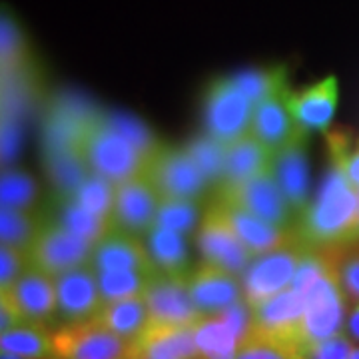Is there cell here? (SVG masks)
<instances>
[{
  "label": "cell",
  "mask_w": 359,
  "mask_h": 359,
  "mask_svg": "<svg viewBox=\"0 0 359 359\" xmlns=\"http://www.w3.org/2000/svg\"><path fill=\"white\" fill-rule=\"evenodd\" d=\"M290 98H292V90L285 82L269 96H266L262 102H257L254 110L252 134L273 154H278L292 142L308 138V132L295 120Z\"/></svg>",
  "instance_id": "7c38bea8"
},
{
  "label": "cell",
  "mask_w": 359,
  "mask_h": 359,
  "mask_svg": "<svg viewBox=\"0 0 359 359\" xmlns=\"http://www.w3.org/2000/svg\"><path fill=\"white\" fill-rule=\"evenodd\" d=\"M308 250V244L295 242L282 250L254 257L252 264L242 273L245 302L250 306H256L271 295L292 287Z\"/></svg>",
  "instance_id": "277c9868"
},
{
  "label": "cell",
  "mask_w": 359,
  "mask_h": 359,
  "mask_svg": "<svg viewBox=\"0 0 359 359\" xmlns=\"http://www.w3.org/2000/svg\"><path fill=\"white\" fill-rule=\"evenodd\" d=\"M30 266H32L30 252L11 248V245H0V292L13 287L16 280Z\"/></svg>",
  "instance_id": "8d00e7d4"
},
{
  "label": "cell",
  "mask_w": 359,
  "mask_h": 359,
  "mask_svg": "<svg viewBox=\"0 0 359 359\" xmlns=\"http://www.w3.org/2000/svg\"><path fill=\"white\" fill-rule=\"evenodd\" d=\"M158 271H142V269H112L98 271V283L104 302L128 299L146 294L148 285Z\"/></svg>",
  "instance_id": "83f0119b"
},
{
  "label": "cell",
  "mask_w": 359,
  "mask_h": 359,
  "mask_svg": "<svg viewBox=\"0 0 359 359\" xmlns=\"http://www.w3.org/2000/svg\"><path fill=\"white\" fill-rule=\"evenodd\" d=\"M196 244L202 262L228 269L240 278L254 259L250 250L240 240V236L231 228L228 218L224 216L218 202L210 205L200 219Z\"/></svg>",
  "instance_id": "ba28073f"
},
{
  "label": "cell",
  "mask_w": 359,
  "mask_h": 359,
  "mask_svg": "<svg viewBox=\"0 0 359 359\" xmlns=\"http://www.w3.org/2000/svg\"><path fill=\"white\" fill-rule=\"evenodd\" d=\"M358 198H359V190H358ZM358 240H359V230H358Z\"/></svg>",
  "instance_id": "ee69618b"
},
{
  "label": "cell",
  "mask_w": 359,
  "mask_h": 359,
  "mask_svg": "<svg viewBox=\"0 0 359 359\" xmlns=\"http://www.w3.org/2000/svg\"><path fill=\"white\" fill-rule=\"evenodd\" d=\"M28 58L26 39L22 28L14 20L8 11H2V25H0V65L2 78H11L20 72Z\"/></svg>",
  "instance_id": "f1b7e54d"
},
{
  "label": "cell",
  "mask_w": 359,
  "mask_h": 359,
  "mask_svg": "<svg viewBox=\"0 0 359 359\" xmlns=\"http://www.w3.org/2000/svg\"><path fill=\"white\" fill-rule=\"evenodd\" d=\"M146 176L154 184L158 194L170 200L198 202L210 186L186 148H170L164 144L152 156Z\"/></svg>",
  "instance_id": "8992f818"
},
{
  "label": "cell",
  "mask_w": 359,
  "mask_h": 359,
  "mask_svg": "<svg viewBox=\"0 0 359 359\" xmlns=\"http://www.w3.org/2000/svg\"><path fill=\"white\" fill-rule=\"evenodd\" d=\"M252 316H254L256 334L268 335L308 351L306 306H304V297L294 287H287L280 294L252 306Z\"/></svg>",
  "instance_id": "8fae6325"
},
{
  "label": "cell",
  "mask_w": 359,
  "mask_h": 359,
  "mask_svg": "<svg viewBox=\"0 0 359 359\" xmlns=\"http://www.w3.org/2000/svg\"><path fill=\"white\" fill-rule=\"evenodd\" d=\"M54 282L58 295V320L62 323H80L98 316L104 299L98 271L92 264L60 273Z\"/></svg>",
  "instance_id": "2e32d148"
},
{
  "label": "cell",
  "mask_w": 359,
  "mask_h": 359,
  "mask_svg": "<svg viewBox=\"0 0 359 359\" xmlns=\"http://www.w3.org/2000/svg\"><path fill=\"white\" fill-rule=\"evenodd\" d=\"M254 330L252 306L240 302L219 316L202 318L196 325V346L202 359H233Z\"/></svg>",
  "instance_id": "30bf717a"
},
{
  "label": "cell",
  "mask_w": 359,
  "mask_h": 359,
  "mask_svg": "<svg viewBox=\"0 0 359 359\" xmlns=\"http://www.w3.org/2000/svg\"><path fill=\"white\" fill-rule=\"evenodd\" d=\"M160 204L162 196L148 176H138L118 184L112 214L114 228L146 238L156 228Z\"/></svg>",
  "instance_id": "4fadbf2b"
},
{
  "label": "cell",
  "mask_w": 359,
  "mask_h": 359,
  "mask_svg": "<svg viewBox=\"0 0 359 359\" xmlns=\"http://www.w3.org/2000/svg\"><path fill=\"white\" fill-rule=\"evenodd\" d=\"M339 102V84L335 76L321 78L320 82H313L306 88L292 92V112L295 120L306 132L311 130L330 128L332 120H334L335 110Z\"/></svg>",
  "instance_id": "ffe728a7"
},
{
  "label": "cell",
  "mask_w": 359,
  "mask_h": 359,
  "mask_svg": "<svg viewBox=\"0 0 359 359\" xmlns=\"http://www.w3.org/2000/svg\"><path fill=\"white\" fill-rule=\"evenodd\" d=\"M306 142L308 138H299L285 146L278 154L273 156L271 172L276 180L280 182L282 190L287 196V200L295 208L297 216L308 210V156H306Z\"/></svg>",
  "instance_id": "7402d4cb"
},
{
  "label": "cell",
  "mask_w": 359,
  "mask_h": 359,
  "mask_svg": "<svg viewBox=\"0 0 359 359\" xmlns=\"http://www.w3.org/2000/svg\"><path fill=\"white\" fill-rule=\"evenodd\" d=\"M231 78L254 104L262 102L273 90H278L282 84L287 82L285 70L280 66H276V68H252V70L238 72Z\"/></svg>",
  "instance_id": "4dcf8cb0"
},
{
  "label": "cell",
  "mask_w": 359,
  "mask_h": 359,
  "mask_svg": "<svg viewBox=\"0 0 359 359\" xmlns=\"http://www.w3.org/2000/svg\"><path fill=\"white\" fill-rule=\"evenodd\" d=\"M299 236L311 248H341L358 242L359 198L346 176L332 166L320 194L299 218Z\"/></svg>",
  "instance_id": "6da1fadb"
},
{
  "label": "cell",
  "mask_w": 359,
  "mask_h": 359,
  "mask_svg": "<svg viewBox=\"0 0 359 359\" xmlns=\"http://www.w3.org/2000/svg\"><path fill=\"white\" fill-rule=\"evenodd\" d=\"M78 148L90 174L110 180L116 186L146 176L152 160V156L116 126L110 114L80 116Z\"/></svg>",
  "instance_id": "7a4b0ae2"
},
{
  "label": "cell",
  "mask_w": 359,
  "mask_h": 359,
  "mask_svg": "<svg viewBox=\"0 0 359 359\" xmlns=\"http://www.w3.org/2000/svg\"><path fill=\"white\" fill-rule=\"evenodd\" d=\"M188 287L202 318L219 316L245 299L242 278L208 262H200L188 273Z\"/></svg>",
  "instance_id": "9a60e30c"
},
{
  "label": "cell",
  "mask_w": 359,
  "mask_h": 359,
  "mask_svg": "<svg viewBox=\"0 0 359 359\" xmlns=\"http://www.w3.org/2000/svg\"><path fill=\"white\" fill-rule=\"evenodd\" d=\"M327 142L332 152V166L337 168L347 182L359 190V136L351 140L346 134H332Z\"/></svg>",
  "instance_id": "d590c367"
},
{
  "label": "cell",
  "mask_w": 359,
  "mask_h": 359,
  "mask_svg": "<svg viewBox=\"0 0 359 359\" xmlns=\"http://www.w3.org/2000/svg\"><path fill=\"white\" fill-rule=\"evenodd\" d=\"M94 245L70 231L58 219L44 218L34 244L30 248L32 266L44 269L52 278L70 269L92 264Z\"/></svg>",
  "instance_id": "52a82bcc"
},
{
  "label": "cell",
  "mask_w": 359,
  "mask_h": 359,
  "mask_svg": "<svg viewBox=\"0 0 359 359\" xmlns=\"http://www.w3.org/2000/svg\"><path fill=\"white\" fill-rule=\"evenodd\" d=\"M94 320L100 321L112 334L120 335L122 339L134 344L150 323V309H148L144 295L128 297V299H116V302H104Z\"/></svg>",
  "instance_id": "603a6c76"
},
{
  "label": "cell",
  "mask_w": 359,
  "mask_h": 359,
  "mask_svg": "<svg viewBox=\"0 0 359 359\" xmlns=\"http://www.w3.org/2000/svg\"><path fill=\"white\" fill-rule=\"evenodd\" d=\"M273 156L276 154L257 140L254 134H248L242 140L226 146L219 188H231L268 172L273 166Z\"/></svg>",
  "instance_id": "44dd1931"
},
{
  "label": "cell",
  "mask_w": 359,
  "mask_h": 359,
  "mask_svg": "<svg viewBox=\"0 0 359 359\" xmlns=\"http://www.w3.org/2000/svg\"><path fill=\"white\" fill-rule=\"evenodd\" d=\"M204 104L208 136L222 146H230L252 134L256 104L245 96L231 76L212 80L205 90Z\"/></svg>",
  "instance_id": "3957f363"
},
{
  "label": "cell",
  "mask_w": 359,
  "mask_h": 359,
  "mask_svg": "<svg viewBox=\"0 0 359 359\" xmlns=\"http://www.w3.org/2000/svg\"><path fill=\"white\" fill-rule=\"evenodd\" d=\"M52 344V359H132V344L96 320L62 323Z\"/></svg>",
  "instance_id": "5b68a950"
},
{
  "label": "cell",
  "mask_w": 359,
  "mask_h": 359,
  "mask_svg": "<svg viewBox=\"0 0 359 359\" xmlns=\"http://www.w3.org/2000/svg\"><path fill=\"white\" fill-rule=\"evenodd\" d=\"M353 341L347 334L335 335L332 339H325L320 344H313L306 351V359H349Z\"/></svg>",
  "instance_id": "f35d334b"
},
{
  "label": "cell",
  "mask_w": 359,
  "mask_h": 359,
  "mask_svg": "<svg viewBox=\"0 0 359 359\" xmlns=\"http://www.w3.org/2000/svg\"><path fill=\"white\" fill-rule=\"evenodd\" d=\"M92 266L96 271H112V269H142V271H158L150 250L140 236L128 231L112 230L104 236L92 252Z\"/></svg>",
  "instance_id": "d6986e66"
},
{
  "label": "cell",
  "mask_w": 359,
  "mask_h": 359,
  "mask_svg": "<svg viewBox=\"0 0 359 359\" xmlns=\"http://www.w3.org/2000/svg\"><path fill=\"white\" fill-rule=\"evenodd\" d=\"M304 359H306V358H304Z\"/></svg>",
  "instance_id": "f6af8a7d"
},
{
  "label": "cell",
  "mask_w": 359,
  "mask_h": 359,
  "mask_svg": "<svg viewBox=\"0 0 359 359\" xmlns=\"http://www.w3.org/2000/svg\"><path fill=\"white\" fill-rule=\"evenodd\" d=\"M42 224H44V216H40L36 210H8V208H2L0 245H11V248L30 252Z\"/></svg>",
  "instance_id": "4316f807"
},
{
  "label": "cell",
  "mask_w": 359,
  "mask_h": 359,
  "mask_svg": "<svg viewBox=\"0 0 359 359\" xmlns=\"http://www.w3.org/2000/svg\"><path fill=\"white\" fill-rule=\"evenodd\" d=\"M306 351L299 347L285 344L280 339H273L268 335L256 334L252 330V334L245 337L242 347L238 349L233 359H304Z\"/></svg>",
  "instance_id": "1f68e13d"
},
{
  "label": "cell",
  "mask_w": 359,
  "mask_h": 359,
  "mask_svg": "<svg viewBox=\"0 0 359 359\" xmlns=\"http://www.w3.org/2000/svg\"><path fill=\"white\" fill-rule=\"evenodd\" d=\"M200 219H202V216L198 212V202H194V200H170V198H162L156 226H162V228H168V230L190 236L194 230H198Z\"/></svg>",
  "instance_id": "d6a6232c"
},
{
  "label": "cell",
  "mask_w": 359,
  "mask_h": 359,
  "mask_svg": "<svg viewBox=\"0 0 359 359\" xmlns=\"http://www.w3.org/2000/svg\"><path fill=\"white\" fill-rule=\"evenodd\" d=\"M52 218L58 219L60 224H65L68 230L74 231L80 238H84L92 245L98 244L108 231L114 230V222L112 219L92 214V212L76 204L68 196L60 198L58 210H56V214Z\"/></svg>",
  "instance_id": "484cf974"
},
{
  "label": "cell",
  "mask_w": 359,
  "mask_h": 359,
  "mask_svg": "<svg viewBox=\"0 0 359 359\" xmlns=\"http://www.w3.org/2000/svg\"><path fill=\"white\" fill-rule=\"evenodd\" d=\"M216 202L222 208L224 216L231 224V228L236 230V233L240 236V240L244 242V245L254 257L282 250L285 245H292L295 242H304L299 236V230L278 228L266 219L257 218L256 214L248 212L242 205L233 204L230 200H224L219 196Z\"/></svg>",
  "instance_id": "ac0fdd59"
},
{
  "label": "cell",
  "mask_w": 359,
  "mask_h": 359,
  "mask_svg": "<svg viewBox=\"0 0 359 359\" xmlns=\"http://www.w3.org/2000/svg\"><path fill=\"white\" fill-rule=\"evenodd\" d=\"M0 351L26 359H52L54 344L48 325L26 321L14 330L0 332Z\"/></svg>",
  "instance_id": "d4e9b609"
},
{
  "label": "cell",
  "mask_w": 359,
  "mask_h": 359,
  "mask_svg": "<svg viewBox=\"0 0 359 359\" xmlns=\"http://www.w3.org/2000/svg\"><path fill=\"white\" fill-rule=\"evenodd\" d=\"M146 304L150 309V323L162 325H196L202 313L194 304L188 273L172 276L158 271L146 290Z\"/></svg>",
  "instance_id": "5bb4252c"
},
{
  "label": "cell",
  "mask_w": 359,
  "mask_h": 359,
  "mask_svg": "<svg viewBox=\"0 0 359 359\" xmlns=\"http://www.w3.org/2000/svg\"><path fill=\"white\" fill-rule=\"evenodd\" d=\"M346 334L351 341H358L359 344V302L358 304H351V308L347 311Z\"/></svg>",
  "instance_id": "60d3db41"
},
{
  "label": "cell",
  "mask_w": 359,
  "mask_h": 359,
  "mask_svg": "<svg viewBox=\"0 0 359 359\" xmlns=\"http://www.w3.org/2000/svg\"><path fill=\"white\" fill-rule=\"evenodd\" d=\"M146 245L150 250V256L154 259L158 271L172 273V276H186L192 271L190 250H188V242L184 233L156 226L154 230L146 236Z\"/></svg>",
  "instance_id": "cb8c5ba5"
},
{
  "label": "cell",
  "mask_w": 359,
  "mask_h": 359,
  "mask_svg": "<svg viewBox=\"0 0 359 359\" xmlns=\"http://www.w3.org/2000/svg\"><path fill=\"white\" fill-rule=\"evenodd\" d=\"M68 198H72L76 204L86 208L88 212L102 216V218L112 219L114 214V200H116V184L110 180L90 174L88 178L84 180L76 190L68 194Z\"/></svg>",
  "instance_id": "f546056e"
},
{
  "label": "cell",
  "mask_w": 359,
  "mask_h": 359,
  "mask_svg": "<svg viewBox=\"0 0 359 359\" xmlns=\"http://www.w3.org/2000/svg\"><path fill=\"white\" fill-rule=\"evenodd\" d=\"M188 154L192 156L194 162L202 170L205 180L210 182V186L214 182H222L224 174V158H226V146H222L218 140H214L212 136H200L186 146Z\"/></svg>",
  "instance_id": "e575fe53"
},
{
  "label": "cell",
  "mask_w": 359,
  "mask_h": 359,
  "mask_svg": "<svg viewBox=\"0 0 359 359\" xmlns=\"http://www.w3.org/2000/svg\"><path fill=\"white\" fill-rule=\"evenodd\" d=\"M0 294L8 295L18 311L25 316V320L30 323L48 325L58 320L56 282L50 273L36 266H30L13 287L2 290Z\"/></svg>",
  "instance_id": "e0dca14e"
},
{
  "label": "cell",
  "mask_w": 359,
  "mask_h": 359,
  "mask_svg": "<svg viewBox=\"0 0 359 359\" xmlns=\"http://www.w3.org/2000/svg\"><path fill=\"white\" fill-rule=\"evenodd\" d=\"M339 280L351 304L359 302V252H339Z\"/></svg>",
  "instance_id": "74e56055"
},
{
  "label": "cell",
  "mask_w": 359,
  "mask_h": 359,
  "mask_svg": "<svg viewBox=\"0 0 359 359\" xmlns=\"http://www.w3.org/2000/svg\"><path fill=\"white\" fill-rule=\"evenodd\" d=\"M349 359H359V346L351 347V353H349Z\"/></svg>",
  "instance_id": "7bdbcfd3"
},
{
  "label": "cell",
  "mask_w": 359,
  "mask_h": 359,
  "mask_svg": "<svg viewBox=\"0 0 359 359\" xmlns=\"http://www.w3.org/2000/svg\"><path fill=\"white\" fill-rule=\"evenodd\" d=\"M36 182L20 170L2 172V208L8 210H34Z\"/></svg>",
  "instance_id": "836d02e7"
},
{
  "label": "cell",
  "mask_w": 359,
  "mask_h": 359,
  "mask_svg": "<svg viewBox=\"0 0 359 359\" xmlns=\"http://www.w3.org/2000/svg\"><path fill=\"white\" fill-rule=\"evenodd\" d=\"M0 359H26V358H18V355H13V353H6V351H0Z\"/></svg>",
  "instance_id": "b9f144b4"
},
{
  "label": "cell",
  "mask_w": 359,
  "mask_h": 359,
  "mask_svg": "<svg viewBox=\"0 0 359 359\" xmlns=\"http://www.w3.org/2000/svg\"><path fill=\"white\" fill-rule=\"evenodd\" d=\"M22 323H26L25 316L18 311L8 295L0 294V332H8Z\"/></svg>",
  "instance_id": "ab89813d"
},
{
  "label": "cell",
  "mask_w": 359,
  "mask_h": 359,
  "mask_svg": "<svg viewBox=\"0 0 359 359\" xmlns=\"http://www.w3.org/2000/svg\"><path fill=\"white\" fill-rule=\"evenodd\" d=\"M218 196L242 205L244 210L256 214L257 218L266 219L278 228L294 230V219L299 218L271 170L248 180L244 184L231 188H218Z\"/></svg>",
  "instance_id": "9c48e42d"
}]
</instances>
